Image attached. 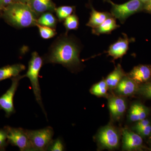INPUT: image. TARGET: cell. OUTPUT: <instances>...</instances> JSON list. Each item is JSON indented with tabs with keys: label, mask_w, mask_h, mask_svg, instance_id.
Instances as JSON below:
<instances>
[{
	"label": "cell",
	"mask_w": 151,
	"mask_h": 151,
	"mask_svg": "<svg viewBox=\"0 0 151 151\" xmlns=\"http://www.w3.org/2000/svg\"><path fill=\"white\" fill-rule=\"evenodd\" d=\"M79 47L70 39H58L52 46L48 54L44 59L45 63L61 64L72 68L80 65Z\"/></svg>",
	"instance_id": "cell-1"
},
{
	"label": "cell",
	"mask_w": 151,
	"mask_h": 151,
	"mask_svg": "<svg viewBox=\"0 0 151 151\" xmlns=\"http://www.w3.org/2000/svg\"><path fill=\"white\" fill-rule=\"evenodd\" d=\"M3 17L9 24L17 28L36 26L38 17L27 4L18 2L4 9Z\"/></svg>",
	"instance_id": "cell-2"
},
{
	"label": "cell",
	"mask_w": 151,
	"mask_h": 151,
	"mask_svg": "<svg viewBox=\"0 0 151 151\" xmlns=\"http://www.w3.org/2000/svg\"><path fill=\"white\" fill-rule=\"evenodd\" d=\"M43 63V59L39 55L38 53L37 52H34L32 54L31 58L29 62L27 72L23 76L24 77L29 78L36 100L40 105L44 113L47 117V113L44 108L42 100L40 85L39 81V74Z\"/></svg>",
	"instance_id": "cell-3"
},
{
	"label": "cell",
	"mask_w": 151,
	"mask_h": 151,
	"mask_svg": "<svg viewBox=\"0 0 151 151\" xmlns=\"http://www.w3.org/2000/svg\"><path fill=\"white\" fill-rule=\"evenodd\" d=\"M25 132L34 151H47L54 134L53 129L50 127L39 130L25 129Z\"/></svg>",
	"instance_id": "cell-4"
},
{
	"label": "cell",
	"mask_w": 151,
	"mask_h": 151,
	"mask_svg": "<svg viewBox=\"0 0 151 151\" xmlns=\"http://www.w3.org/2000/svg\"><path fill=\"white\" fill-rule=\"evenodd\" d=\"M111 4V14L124 24L131 15L143 10L145 4L141 0H130L122 4H117L112 1Z\"/></svg>",
	"instance_id": "cell-5"
},
{
	"label": "cell",
	"mask_w": 151,
	"mask_h": 151,
	"mask_svg": "<svg viewBox=\"0 0 151 151\" xmlns=\"http://www.w3.org/2000/svg\"><path fill=\"white\" fill-rule=\"evenodd\" d=\"M4 129L6 132L8 143L12 145L18 147L21 151H34L25 129L9 126H6Z\"/></svg>",
	"instance_id": "cell-6"
},
{
	"label": "cell",
	"mask_w": 151,
	"mask_h": 151,
	"mask_svg": "<svg viewBox=\"0 0 151 151\" xmlns=\"http://www.w3.org/2000/svg\"><path fill=\"white\" fill-rule=\"evenodd\" d=\"M23 78V75H19L12 78L10 87L0 97V109L5 111L6 117H9L15 112L14 97L18 87L19 81Z\"/></svg>",
	"instance_id": "cell-7"
},
{
	"label": "cell",
	"mask_w": 151,
	"mask_h": 151,
	"mask_svg": "<svg viewBox=\"0 0 151 151\" xmlns=\"http://www.w3.org/2000/svg\"><path fill=\"white\" fill-rule=\"evenodd\" d=\"M97 139L101 145L105 148L116 149L119 145V134L114 127L107 126L101 129L97 135Z\"/></svg>",
	"instance_id": "cell-8"
},
{
	"label": "cell",
	"mask_w": 151,
	"mask_h": 151,
	"mask_svg": "<svg viewBox=\"0 0 151 151\" xmlns=\"http://www.w3.org/2000/svg\"><path fill=\"white\" fill-rule=\"evenodd\" d=\"M143 139L137 133L124 129L123 132V148L125 150L132 151L142 147Z\"/></svg>",
	"instance_id": "cell-9"
},
{
	"label": "cell",
	"mask_w": 151,
	"mask_h": 151,
	"mask_svg": "<svg viewBox=\"0 0 151 151\" xmlns=\"http://www.w3.org/2000/svg\"><path fill=\"white\" fill-rule=\"evenodd\" d=\"M123 36L124 37L119 38L116 42L111 45L107 51L108 55L112 56L114 59L121 58L127 53L129 44L132 41L126 34H124Z\"/></svg>",
	"instance_id": "cell-10"
},
{
	"label": "cell",
	"mask_w": 151,
	"mask_h": 151,
	"mask_svg": "<svg viewBox=\"0 0 151 151\" xmlns=\"http://www.w3.org/2000/svg\"><path fill=\"white\" fill-rule=\"evenodd\" d=\"M129 77L138 84L147 83L151 78V66L145 65L136 66L129 73Z\"/></svg>",
	"instance_id": "cell-11"
},
{
	"label": "cell",
	"mask_w": 151,
	"mask_h": 151,
	"mask_svg": "<svg viewBox=\"0 0 151 151\" xmlns=\"http://www.w3.org/2000/svg\"><path fill=\"white\" fill-rule=\"evenodd\" d=\"M27 4L38 17L45 13L55 12L56 9L52 0H28Z\"/></svg>",
	"instance_id": "cell-12"
},
{
	"label": "cell",
	"mask_w": 151,
	"mask_h": 151,
	"mask_svg": "<svg viewBox=\"0 0 151 151\" xmlns=\"http://www.w3.org/2000/svg\"><path fill=\"white\" fill-rule=\"evenodd\" d=\"M138 84L128 76H125L116 86V92L125 96H130L137 92Z\"/></svg>",
	"instance_id": "cell-13"
},
{
	"label": "cell",
	"mask_w": 151,
	"mask_h": 151,
	"mask_svg": "<svg viewBox=\"0 0 151 151\" xmlns=\"http://www.w3.org/2000/svg\"><path fill=\"white\" fill-rule=\"evenodd\" d=\"M108 108L113 117L119 119L126 111L127 104L122 97H113L108 101Z\"/></svg>",
	"instance_id": "cell-14"
},
{
	"label": "cell",
	"mask_w": 151,
	"mask_h": 151,
	"mask_svg": "<svg viewBox=\"0 0 151 151\" xmlns=\"http://www.w3.org/2000/svg\"><path fill=\"white\" fill-rule=\"evenodd\" d=\"M148 108L140 103L133 104L129 112V119L132 122H136L145 119L148 115Z\"/></svg>",
	"instance_id": "cell-15"
},
{
	"label": "cell",
	"mask_w": 151,
	"mask_h": 151,
	"mask_svg": "<svg viewBox=\"0 0 151 151\" xmlns=\"http://www.w3.org/2000/svg\"><path fill=\"white\" fill-rule=\"evenodd\" d=\"M116 19L113 16L109 17L100 26L92 29V33L97 35L111 34L113 30L120 27L116 23Z\"/></svg>",
	"instance_id": "cell-16"
},
{
	"label": "cell",
	"mask_w": 151,
	"mask_h": 151,
	"mask_svg": "<svg viewBox=\"0 0 151 151\" xmlns=\"http://www.w3.org/2000/svg\"><path fill=\"white\" fill-rule=\"evenodd\" d=\"M24 65L21 63L8 65L0 68V81L19 75L25 69Z\"/></svg>",
	"instance_id": "cell-17"
},
{
	"label": "cell",
	"mask_w": 151,
	"mask_h": 151,
	"mask_svg": "<svg viewBox=\"0 0 151 151\" xmlns=\"http://www.w3.org/2000/svg\"><path fill=\"white\" fill-rule=\"evenodd\" d=\"M90 8L91 12L90 18L86 25L92 29L99 26L105 20L112 16L111 13L107 12H99L96 11L91 5H90Z\"/></svg>",
	"instance_id": "cell-18"
},
{
	"label": "cell",
	"mask_w": 151,
	"mask_h": 151,
	"mask_svg": "<svg viewBox=\"0 0 151 151\" xmlns=\"http://www.w3.org/2000/svg\"><path fill=\"white\" fill-rule=\"evenodd\" d=\"M125 76L126 75L122 66L119 64L114 70L107 76L105 81L109 88L114 89L116 88L122 78Z\"/></svg>",
	"instance_id": "cell-19"
},
{
	"label": "cell",
	"mask_w": 151,
	"mask_h": 151,
	"mask_svg": "<svg viewBox=\"0 0 151 151\" xmlns=\"http://www.w3.org/2000/svg\"><path fill=\"white\" fill-rule=\"evenodd\" d=\"M57 20L52 12L45 13L38 17L37 24L54 29L56 26Z\"/></svg>",
	"instance_id": "cell-20"
},
{
	"label": "cell",
	"mask_w": 151,
	"mask_h": 151,
	"mask_svg": "<svg viewBox=\"0 0 151 151\" xmlns=\"http://www.w3.org/2000/svg\"><path fill=\"white\" fill-rule=\"evenodd\" d=\"M108 88L105 80H102L93 85L90 89V92L95 96L103 97L106 95Z\"/></svg>",
	"instance_id": "cell-21"
},
{
	"label": "cell",
	"mask_w": 151,
	"mask_h": 151,
	"mask_svg": "<svg viewBox=\"0 0 151 151\" xmlns=\"http://www.w3.org/2000/svg\"><path fill=\"white\" fill-rule=\"evenodd\" d=\"M74 6H61L55 9L57 17L60 21H64L66 18L73 13L74 9Z\"/></svg>",
	"instance_id": "cell-22"
},
{
	"label": "cell",
	"mask_w": 151,
	"mask_h": 151,
	"mask_svg": "<svg viewBox=\"0 0 151 151\" xmlns=\"http://www.w3.org/2000/svg\"><path fill=\"white\" fill-rule=\"evenodd\" d=\"M79 21L78 17L73 14L68 17L64 20V26L66 31L70 30H76L78 29Z\"/></svg>",
	"instance_id": "cell-23"
},
{
	"label": "cell",
	"mask_w": 151,
	"mask_h": 151,
	"mask_svg": "<svg viewBox=\"0 0 151 151\" xmlns=\"http://www.w3.org/2000/svg\"><path fill=\"white\" fill-rule=\"evenodd\" d=\"M41 37L44 39H49L56 35V31L52 28L37 24Z\"/></svg>",
	"instance_id": "cell-24"
},
{
	"label": "cell",
	"mask_w": 151,
	"mask_h": 151,
	"mask_svg": "<svg viewBox=\"0 0 151 151\" xmlns=\"http://www.w3.org/2000/svg\"><path fill=\"white\" fill-rule=\"evenodd\" d=\"M64 145L62 140L60 138H58L52 141L47 151H62L64 150Z\"/></svg>",
	"instance_id": "cell-25"
},
{
	"label": "cell",
	"mask_w": 151,
	"mask_h": 151,
	"mask_svg": "<svg viewBox=\"0 0 151 151\" xmlns=\"http://www.w3.org/2000/svg\"><path fill=\"white\" fill-rule=\"evenodd\" d=\"M137 92L145 97L151 99V82H147L139 86Z\"/></svg>",
	"instance_id": "cell-26"
},
{
	"label": "cell",
	"mask_w": 151,
	"mask_h": 151,
	"mask_svg": "<svg viewBox=\"0 0 151 151\" xmlns=\"http://www.w3.org/2000/svg\"><path fill=\"white\" fill-rule=\"evenodd\" d=\"M7 134L4 129H0V151H4L7 146Z\"/></svg>",
	"instance_id": "cell-27"
},
{
	"label": "cell",
	"mask_w": 151,
	"mask_h": 151,
	"mask_svg": "<svg viewBox=\"0 0 151 151\" xmlns=\"http://www.w3.org/2000/svg\"><path fill=\"white\" fill-rule=\"evenodd\" d=\"M137 134L141 137H146L151 135V124L147 127L136 130Z\"/></svg>",
	"instance_id": "cell-28"
},
{
	"label": "cell",
	"mask_w": 151,
	"mask_h": 151,
	"mask_svg": "<svg viewBox=\"0 0 151 151\" xmlns=\"http://www.w3.org/2000/svg\"><path fill=\"white\" fill-rule=\"evenodd\" d=\"M137 122L135 126L134 129L135 130L144 128V127H147V126H148L151 124L150 121L146 119L138 121Z\"/></svg>",
	"instance_id": "cell-29"
},
{
	"label": "cell",
	"mask_w": 151,
	"mask_h": 151,
	"mask_svg": "<svg viewBox=\"0 0 151 151\" xmlns=\"http://www.w3.org/2000/svg\"><path fill=\"white\" fill-rule=\"evenodd\" d=\"M14 2L15 0H0V10L4 9Z\"/></svg>",
	"instance_id": "cell-30"
},
{
	"label": "cell",
	"mask_w": 151,
	"mask_h": 151,
	"mask_svg": "<svg viewBox=\"0 0 151 151\" xmlns=\"http://www.w3.org/2000/svg\"><path fill=\"white\" fill-rule=\"evenodd\" d=\"M143 10L151 13V0H149L144 4Z\"/></svg>",
	"instance_id": "cell-31"
},
{
	"label": "cell",
	"mask_w": 151,
	"mask_h": 151,
	"mask_svg": "<svg viewBox=\"0 0 151 151\" xmlns=\"http://www.w3.org/2000/svg\"><path fill=\"white\" fill-rule=\"evenodd\" d=\"M28 1V0H15V2L24 3V4H27Z\"/></svg>",
	"instance_id": "cell-32"
},
{
	"label": "cell",
	"mask_w": 151,
	"mask_h": 151,
	"mask_svg": "<svg viewBox=\"0 0 151 151\" xmlns=\"http://www.w3.org/2000/svg\"><path fill=\"white\" fill-rule=\"evenodd\" d=\"M104 1H106L107 2L110 3V4H111V3L112 2L111 0H104Z\"/></svg>",
	"instance_id": "cell-33"
},
{
	"label": "cell",
	"mask_w": 151,
	"mask_h": 151,
	"mask_svg": "<svg viewBox=\"0 0 151 151\" xmlns=\"http://www.w3.org/2000/svg\"><path fill=\"white\" fill-rule=\"evenodd\" d=\"M142 2L144 3V4H145L146 2H147V1H149V0H141Z\"/></svg>",
	"instance_id": "cell-34"
},
{
	"label": "cell",
	"mask_w": 151,
	"mask_h": 151,
	"mask_svg": "<svg viewBox=\"0 0 151 151\" xmlns=\"http://www.w3.org/2000/svg\"><path fill=\"white\" fill-rule=\"evenodd\" d=\"M150 147H151V137L150 140Z\"/></svg>",
	"instance_id": "cell-35"
}]
</instances>
